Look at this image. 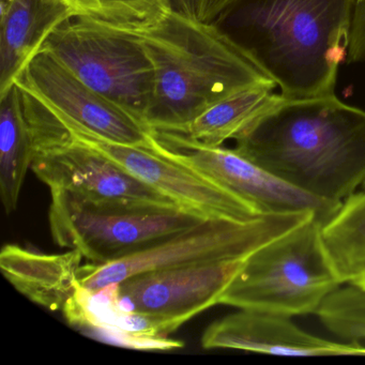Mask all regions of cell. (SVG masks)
I'll use <instances>...</instances> for the list:
<instances>
[{
	"label": "cell",
	"instance_id": "obj_7",
	"mask_svg": "<svg viewBox=\"0 0 365 365\" xmlns=\"http://www.w3.org/2000/svg\"><path fill=\"white\" fill-rule=\"evenodd\" d=\"M51 197L53 240L93 264L123 259L209 219L181 207L95 206L61 190Z\"/></svg>",
	"mask_w": 365,
	"mask_h": 365
},
{
	"label": "cell",
	"instance_id": "obj_23",
	"mask_svg": "<svg viewBox=\"0 0 365 365\" xmlns=\"http://www.w3.org/2000/svg\"><path fill=\"white\" fill-rule=\"evenodd\" d=\"M174 11L187 18L197 19V0H170Z\"/></svg>",
	"mask_w": 365,
	"mask_h": 365
},
{
	"label": "cell",
	"instance_id": "obj_14",
	"mask_svg": "<svg viewBox=\"0 0 365 365\" xmlns=\"http://www.w3.org/2000/svg\"><path fill=\"white\" fill-rule=\"evenodd\" d=\"M70 326L87 336L119 347L135 350H170L182 341L170 339L159 320L125 311L118 303V285L98 290L78 287L63 311Z\"/></svg>",
	"mask_w": 365,
	"mask_h": 365
},
{
	"label": "cell",
	"instance_id": "obj_9",
	"mask_svg": "<svg viewBox=\"0 0 365 365\" xmlns=\"http://www.w3.org/2000/svg\"><path fill=\"white\" fill-rule=\"evenodd\" d=\"M14 83L46 103L71 136L153 147V131L144 121L85 84L48 51L41 48Z\"/></svg>",
	"mask_w": 365,
	"mask_h": 365
},
{
	"label": "cell",
	"instance_id": "obj_18",
	"mask_svg": "<svg viewBox=\"0 0 365 365\" xmlns=\"http://www.w3.org/2000/svg\"><path fill=\"white\" fill-rule=\"evenodd\" d=\"M275 88V85H257L238 91L210 106L179 134L206 146H222L227 140H239L262 117L285 101Z\"/></svg>",
	"mask_w": 365,
	"mask_h": 365
},
{
	"label": "cell",
	"instance_id": "obj_19",
	"mask_svg": "<svg viewBox=\"0 0 365 365\" xmlns=\"http://www.w3.org/2000/svg\"><path fill=\"white\" fill-rule=\"evenodd\" d=\"M322 239L341 284H356L365 277V190L341 202L322 225Z\"/></svg>",
	"mask_w": 365,
	"mask_h": 365
},
{
	"label": "cell",
	"instance_id": "obj_6",
	"mask_svg": "<svg viewBox=\"0 0 365 365\" xmlns=\"http://www.w3.org/2000/svg\"><path fill=\"white\" fill-rule=\"evenodd\" d=\"M313 217L317 215L268 213L251 221L209 217L123 259L106 264L89 262L82 266L80 284L86 289L98 290L140 273L245 258Z\"/></svg>",
	"mask_w": 365,
	"mask_h": 365
},
{
	"label": "cell",
	"instance_id": "obj_17",
	"mask_svg": "<svg viewBox=\"0 0 365 365\" xmlns=\"http://www.w3.org/2000/svg\"><path fill=\"white\" fill-rule=\"evenodd\" d=\"M83 258L78 250L44 254L6 245L0 252V269L29 300L50 311L63 312L81 286Z\"/></svg>",
	"mask_w": 365,
	"mask_h": 365
},
{
	"label": "cell",
	"instance_id": "obj_2",
	"mask_svg": "<svg viewBox=\"0 0 365 365\" xmlns=\"http://www.w3.org/2000/svg\"><path fill=\"white\" fill-rule=\"evenodd\" d=\"M236 142L245 157L320 200L343 202L365 179V110L335 95L286 99Z\"/></svg>",
	"mask_w": 365,
	"mask_h": 365
},
{
	"label": "cell",
	"instance_id": "obj_24",
	"mask_svg": "<svg viewBox=\"0 0 365 365\" xmlns=\"http://www.w3.org/2000/svg\"><path fill=\"white\" fill-rule=\"evenodd\" d=\"M351 285V284H350ZM352 285L359 286V287L364 288L365 289V277H363L360 281L356 282V284H352Z\"/></svg>",
	"mask_w": 365,
	"mask_h": 365
},
{
	"label": "cell",
	"instance_id": "obj_22",
	"mask_svg": "<svg viewBox=\"0 0 365 365\" xmlns=\"http://www.w3.org/2000/svg\"><path fill=\"white\" fill-rule=\"evenodd\" d=\"M236 0H197V19L202 22L213 23Z\"/></svg>",
	"mask_w": 365,
	"mask_h": 365
},
{
	"label": "cell",
	"instance_id": "obj_5",
	"mask_svg": "<svg viewBox=\"0 0 365 365\" xmlns=\"http://www.w3.org/2000/svg\"><path fill=\"white\" fill-rule=\"evenodd\" d=\"M41 48L85 84L146 123L155 69L135 34L73 16L53 31Z\"/></svg>",
	"mask_w": 365,
	"mask_h": 365
},
{
	"label": "cell",
	"instance_id": "obj_21",
	"mask_svg": "<svg viewBox=\"0 0 365 365\" xmlns=\"http://www.w3.org/2000/svg\"><path fill=\"white\" fill-rule=\"evenodd\" d=\"M365 63V0H354L347 63Z\"/></svg>",
	"mask_w": 365,
	"mask_h": 365
},
{
	"label": "cell",
	"instance_id": "obj_8",
	"mask_svg": "<svg viewBox=\"0 0 365 365\" xmlns=\"http://www.w3.org/2000/svg\"><path fill=\"white\" fill-rule=\"evenodd\" d=\"M151 149L208 177L257 207L264 215L314 212L324 224L341 205L301 191L264 170L236 148L206 146L183 134L153 131Z\"/></svg>",
	"mask_w": 365,
	"mask_h": 365
},
{
	"label": "cell",
	"instance_id": "obj_10",
	"mask_svg": "<svg viewBox=\"0 0 365 365\" xmlns=\"http://www.w3.org/2000/svg\"><path fill=\"white\" fill-rule=\"evenodd\" d=\"M247 257L140 273L117 283L119 305L159 320L172 334L220 304Z\"/></svg>",
	"mask_w": 365,
	"mask_h": 365
},
{
	"label": "cell",
	"instance_id": "obj_12",
	"mask_svg": "<svg viewBox=\"0 0 365 365\" xmlns=\"http://www.w3.org/2000/svg\"><path fill=\"white\" fill-rule=\"evenodd\" d=\"M31 170L50 191L99 207H179L125 168L80 143L37 155Z\"/></svg>",
	"mask_w": 365,
	"mask_h": 365
},
{
	"label": "cell",
	"instance_id": "obj_16",
	"mask_svg": "<svg viewBox=\"0 0 365 365\" xmlns=\"http://www.w3.org/2000/svg\"><path fill=\"white\" fill-rule=\"evenodd\" d=\"M73 16L63 0H1L0 93L14 84L53 31Z\"/></svg>",
	"mask_w": 365,
	"mask_h": 365
},
{
	"label": "cell",
	"instance_id": "obj_20",
	"mask_svg": "<svg viewBox=\"0 0 365 365\" xmlns=\"http://www.w3.org/2000/svg\"><path fill=\"white\" fill-rule=\"evenodd\" d=\"M74 16H85L127 31H136L159 20L170 0H63Z\"/></svg>",
	"mask_w": 365,
	"mask_h": 365
},
{
	"label": "cell",
	"instance_id": "obj_25",
	"mask_svg": "<svg viewBox=\"0 0 365 365\" xmlns=\"http://www.w3.org/2000/svg\"><path fill=\"white\" fill-rule=\"evenodd\" d=\"M361 187H362V190H365V179L364 181H363L362 185H361Z\"/></svg>",
	"mask_w": 365,
	"mask_h": 365
},
{
	"label": "cell",
	"instance_id": "obj_1",
	"mask_svg": "<svg viewBox=\"0 0 365 365\" xmlns=\"http://www.w3.org/2000/svg\"><path fill=\"white\" fill-rule=\"evenodd\" d=\"M354 0H236L217 24L287 100L335 95Z\"/></svg>",
	"mask_w": 365,
	"mask_h": 365
},
{
	"label": "cell",
	"instance_id": "obj_3",
	"mask_svg": "<svg viewBox=\"0 0 365 365\" xmlns=\"http://www.w3.org/2000/svg\"><path fill=\"white\" fill-rule=\"evenodd\" d=\"M130 31L140 38L155 69L145 120L153 131L182 133L221 100L257 85L277 86L215 23L170 9L153 24Z\"/></svg>",
	"mask_w": 365,
	"mask_h": 365
},
{
	"label": "cell",
	"instance_id": "obj_11",
	"mask_svg": "<svg viewBox=\"0 0 365 365\" xmlns=\"http://www.w3.org/2000/svg\"><path fill=\"white\" fill-rule=\"evenodd\" d=\"M72 142L99 151L177 206L204 217L251 221L264 215L257 207L208 177L153 149L78 135H72Z\"/></svg>",
	"mask_w": 365,
	"mask_h": 365
},
{
	"label": "cell",
	"instance_id": "obj_4",
	"mask_svg": "<svg viewBox=\"0 0 365 365\" xmlns=\"http://www.w3.org/2000/svg\"><path fill=\"white\" fill-rule=\"evenodd\" d=\"M317 217L269 241L245 258L220 304L275 315L317 314L341 287Z\"/></svg>",
	"mask_w": 365,
	"mask_h": 365
},
{
	"label": "cell",
	"instance_id": "obj_13",
	"mask_svg": "<svg viewBox=\"0 0 365 365\" xmlns=\"http://www.w3.org/2000/svg\"><path fill=\"white\" fill-rule=\"evenodd\" d=\"M202 346L277 356H365V346L358 341H328L305 332L290 317L249 309L212 322L202 334Z\"/></svg>",
	"mask_w": 365,
	"mask_h": 365
},
{
	"label": "cell",
	"instance_id": "obj_15",
	"mask_svg": "<svg viewBox=\"0 0 365 365\" xmlns=\"http://www.w3.org/2000/svg\"><path fill=\"white\" fill-rule=\"evenodd\" d=\"M51 116L46 103L16 83L0 93V193L8 215L18 207L27 170Z\"/></svg>",
	"mask_w": 365,
	"mask_h": 365
}]
</instances>
